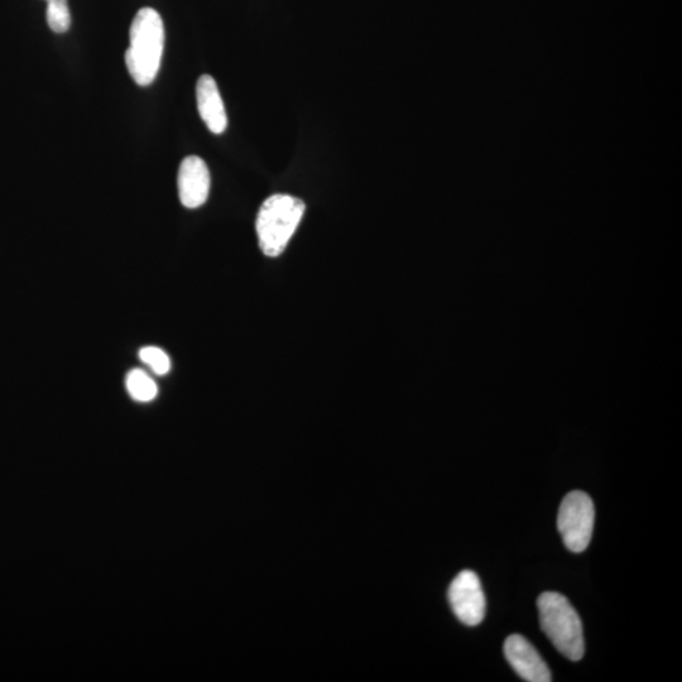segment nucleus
I'll return each instance as SVG.
<instances>
[{
  "mask_svg": "<svg viewBox=\"0 0 682 682\" xmlns=\"http://www.w3.org/2000/svg\"><path fill=\"white\" fill-rule=\"evenodd\" d=\"M129 395L137 402H151L158 395V387L150 374L142 369H133L126 378Z\"/></svg>",
  "mask_w": 682,
  "mask_h": 682,
  "instance_id": "obj_9",
  "label": "nucleus"
},
{
  "mask_svg": "<svg viewBox=\"0 0 682 682\" xmlns=\"http://www.w3.org/2000/svg\"><path fill=\"white\" fill-rule=\"evenodd\" d=\"M542 631L556 650L571 661L583 659V623L569 600L555 592L542 593L537 599Z\"/></svg>",
  "mask_w": 682,
  "mask_h": 682,
  "instance_id": "obj_2",
  "label": "nucleus"
},
{
  "mask_svg": "<svg viewBox=\"0 0 682 682\" xmlns=\"http://www.w3.org/2000/svg\"><path fill=\"white\" fill-rule=\"evenodd\" d=\"M64 2H67V0H64Z\"/></svg>",
  "mask_w": 682,
  "mask_h": 682,
  "instance_id": "obj_12",
  "label": "nucleus"
},
{
  "mask_svg": "<svg viewBox=\"0 0 682 682\" xmlns=\"http://www.w3.org/2000/svg\"><path fill=\"white\" fill-rule=\"evenodd\" d=\"M304 201L295 196L277 194L268 198L258 211L256 230L261 251L278 257L285 251L305 214Z\"/></svg>",
  "mask_w": 682,
  "mask_h": 682,
  "instance_id": "obj_3",
  "label": "nucleus"
},
{
  "mask_svg": "<svg viewBox=\"0 0 682 682\" xmlns=\"http://www.w3.org/2000/svg\"><path fill=\"white\" fill-rule=\"evenodd\" d=\"M139 359L157 376H165V374L171 371V359L160 348H142L139 350Z\"/></svg>",
  "mask_w": 682,
  "mask_h": 682,
  "instance_id": "obj_11",
  "label": "nucleus"
},
{
  "mask_svg": "<svg viewBox=\"0 0 682 682\" xmlns=\"http://www.w3.org/2000/svg\"><path fill=\"white\" fill-rule=\"evenodd\" d=\"M595 522V508L587 493L574 491L561 502L557 528L563 537L566 549L580 554L588 549L592 541Z\"/></svg>",
  "mask_w": 682,
  "mask_h": 682,
  "instance_id": "obj_4",
  "label": "nucleus"
},
{
  "mask_svg": "<svg viewBox=\"0 0 682 682\" xmlns=\"http://www.w3.org/2000/svg\"><path fill=\"white\" fill-rule=\"evenodd\" d=\"M196 102L201 119L214 134H222L228 127L222 95L213 76L203 75L196 84Z\"/></svg>",
  "mask_w": 682,
  "mask_h": 682,
  "instance_id": "obj_8",
  "label": "nucleus"
},
{
  "mask_svg": "<svg viewBox=\"0 0 682 682\" xmlns=\"http://www.w3.org/2000/svg\"><path fill=\"white\" fill-rule=\"evenodd\" d=\"M504 655L521 679L528 682H550L551 672L536 648L520 635L509 636L504 642Z\"/></svg>",
  "mask_w": 682,
  "mask_h": 682,
  "instance_id": "obj_7",
  "label": "nucleus"
},
{
  "mask_svg": "<svg viewBox=\"0 0 682 682\" xmlns=\"http://www.w3.org/2000/svg\"><path fill=\"white\" fill-rule=\"evenodd\" d=\"M210 184V171L203 158L189 156L181 162L177 187L185 208L198 209L203 206L209 198Z\"/></svg>",
  "mask_w": 682,
  "mask_h": 682,
  "instance_id": "obj_6",
  "label": "nucleus"
},
{
  "mask_svg": "<svg viewBox=\"0 0 682 682\" xmlns=\"http://www.w3.org/2000/svg\"><path fill=\"white\" fill-rule=\"evenodd\" d=\"M449 602L455 616L469 627L478 626L485 617V595L478 575L464 570L449 588Z\"/></svg>",
  "mask_w": 682,
  "mask_h": 682,
  "instance_id": "obj_5",
  "label": "nucleus"
},
{
  "mask_svg": "<svg viewBox=\"0 0 682 682\" xmlns=\"http://www.w3.org/2000/svg\"><path fill=\"white\" fill-rule=\"evenodd\" d=\"M165 24L153 8H142L129 31L126 65L134 83L148 86L156 80L165 50Z\"/></svg>",
  "mask_w": 682,
  "mask_h": 682,
  "instance_id": "obj_1",
  "label": "nucleus"
},
{
  "mask_svg": "<svg viewBox=\"0 0 682 682\" xmlns=\"http://www.w3.org/2000/svg\"><path fill=\"white\" fill-rule=\"evenodd\" d=\"M46 18L48 27L57 35H64L71 27V13L64 0H47Z\"/></svg>",
  "mask_w": 682,
  "mask_h": 682,
  "instance_id": "obj_10",
  "label": "nucleus"
}]
</instances>
